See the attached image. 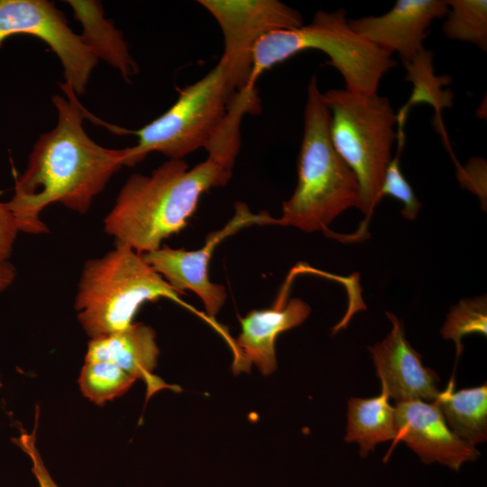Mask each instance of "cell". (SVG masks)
<instances>
[{"label":"cell","instance_id":"6da1fadb","mask_svg":"<svg viewBox=\"0 0 487 487\" xmlns=\"http://www.w3.org/2000/svg\"><path fill=\"white\" fill-rule=\"evenodd\" d=\"M61 88L68 98L52 96L57 124L33 144L7 202L21 233L47 234L41 215L53 203L86 214L115 173L123 166L135 165L131 147L106 148L87 134L83 127L87 111L69 85L61 84Z\"/></svg>","mask_w":487,"mask_h":487},{"label":"cell","instance_id":"7a4b0ae2","mask_svg":"<svg viewBox=\"0 0 487 487\" xmlns=\"http://www.w3.org/2000/svg\"><path fill=\"white\" fill-rule=\"evenodd\" d=\"M259 110L256 89L235 90L219 60L204 77L184 87L161 116L136 131L112 129L138 138L131 147L134 164L152 152L183 160L203 148L208 158L232 170L240 149L242 120Z\"/></svg>","mask_w":487,"mask_h":487},{"label":"cell","instance_id":"3957f363","mask_svg":"<svg viewBox=\"0 0 487 487\" xmlns=\"http://www.w3.org/2000/svg\"><path fill=\"white\" fill-rule=\"evenodd\" d=\"M231 177L232 170L208 157L193 168L170 159L150 175L133 174L104 218V231L140 254L155 251L187 226L204 193Z\"/></svg>","mask_w":487,"mask_h":487},{"label":"cell","instance_id":"277c9868","mask_svg":"<svg viewBox=\"0 0 487 487\" xmlns=\"http://www.w3.org/2000/svg\"><path fill=\"white\" fill-rule=\"evenodd\" d=\"M355 175L335 151L329 134V111L317 76L308 85L304 129L298 161V182L283 202L281 216L273 225L301 231H328L346 209L358 207Z\"/></svg>","mask_w":487,"mask_h":487},{"label":"cell","instance_id":"5b68a950","mask_svg":"<svg viewBox=\"0 0 487 487\" xmlns=\"http://www.w3.org/2000/svg\"><path fill=\"white\" fill-rule=\"evenodd\" d=\"M142 258L115 243L104 255L83 265L75 297L78 319L87 335L96 338L127 328L140 307L161 298L199 314Z\"/></svg>","mask_w":487,"mask_h":487},{"label":"cell","instance_id":"8992f818","mask_svg":"<svg viewBox=\"0 0 487 487\" xmlns=\"http://www.w3.org/2000/svg\"><path fill=\"white\" fill-rule=\"evenodd\" d=\"M307 50L326 54L327 64L340 73L345 89L357 94H376L383 75L396 65L391 55L352 30L345 10H319L309 23L271 32L259 41L251 85L265 70Z\"/></svg>","mask_w":487,"mask_h":487},{"label":"cell","instance_id":"52a82bcc","mask_svg":"<svg viewBox=\"0 0 487 487\" xmlns=\"http://www.w3.org/2000/svg\"><path fill=\"white\" fill-rule=\"evenodd\" d=\"M323 99L329 111L332 143L358 182L357 208L365 218L356 235L362 236L381 201L380 188L397 141V115L389 99L378 93L329 89Z\"/></svg>","mask_w":487,"mask_h":487},{"label":"cell","instance_id":"ba28073f","mask_svg":"<svg viewBox=\"0 0 487 487\" xmlns=\"http://www.w3.org/2000/svg\"><path fill=\"white\" fill-rule=\"evenodd\" d=\"M216 21L224 39V62L233 87L253 89L251 75L253 51L271 32L301 26V14L278 0H200Z\"/></svg>","mask_w":487,"mask_h":487},{"label":"cell","instance_id":"9c48e42d","mask_svg":"<svg viewBox=\"0 0 487 487\" xmlns=\"http://www.w3.org/2000/svg\"><path fill=\"white\" fill-rule=\"evenodd\" d=\"M27 34L44 41L58 56L65 83L82 95L98 58L63 13L47 0H0V47L10 36Z\"/></svg>","mask_w":487,"mask_h":487},{"label":"cell","instance_id":"30bf717a","mask_svg":"<svg viewBox=\"0 0 487 487\" xmlns=\"http://www.w3.org/2000/svg\"><path fill=\"white\" fill-rule=\"evenodd\" d=\"M274 218L268 213H253L248 206L237 202L234 214L220 229L209 233L202 247L193 251L161 245L142 254L143 260L177 291H193L203 302L207 317L214 320L226 300L223 285L212 282L208 266L216 246L241 229L259 225H272Z\"/></svg>","mask_w":487,"mask_h":487},{"label":"cell","instance_id":"8fae6325","mask_svg":"<svg viewBox=\"0 0 487 487\" xmlns=\"http://www.w3.org/2000/svg\"><path fill=\"white\" fill-rule=\"evenodd\" d=\"M447 11L446 0H398L381 15L348 19V23L377 48L391 56L397 52L405 61L424 49L430 24Z\"/></svg>","mask_w":487,"mask_h":487},{"label":"cell","instance_id":"7c38bea8","mask_svg":"<svg viewBox=\"0 0 487 487\" xmlns=\"http://www.w3.org/2000/svg\"><path fill=\"white\" fill-rule=\"evenodd\" d=\"M395 441L404 442L425 464L438 463L458 471L480 455L475 446L459 438L433 402H398Z\"/></svg>","mask_w":487,"mask_h":487},{"label":"cell","instance_id":"4fadbf2b","mask_svg":"<svg viewBox=\"0 0 487 487\" xmlns=\"http://www.w3.org/2000/svg\"><path fill=\"white\" fill-rule=\"evenodd\" d=\"M392 327L388 335L369 350L377 376L390 399L398 402H433L438 393V377L425 367L419 354L408 342L401 321L386 312Z\"/></svg>","mask_w":487,"mask_h":487},{"label":"cell","instance_id":"5bb4252c","mask_svg":"<svg viewBox=\"0 0 487 487\" xmlns=\"http://www.w3.org/2000/svg\"><path fill=\"white\" fill-rule=\"evenodd\" d=\"M159 354L154 329L143 323H133L122 331L90 339L85 361L99 362L111 376L124 381L142 380L149 399L160 390H173L153 374Z\"/></svg>","mask_w":487,"mask_h":487},{"label":"cell","instance_id":"9a60e30c","mask_svg":"<svg viewBox=\"0 0 487 487\" xmlns=\"http://www.w3.org/2000/svg\"><path fill=\"white\" fill-rule=\"evenodd\" d=\"M289 285L288 279L272 307L252 310L240 319L241 333L235 341L239 359L246 365L254 364L265 376L277 369L275 342L278 335L301 325L311 312L304 300H288Z\"/></svg>","mask_w":487,"mask_h":487},{"label":"cell","instance_id":"2e32d148","mask_svg":"<svg viewBox=\"0 0 487 487\" xmlns=\"http://www.w3.org/2000/svg\"><path fill=\"white\" fill-rule=\"evenodd\" d=\"M67 3L71 6L75 19L82 24L80 35L98 60L106 61L129 81L139 71V67L131 56L122 32L105 17L101 4L85 0H69Z\"/></svg>","mask_w":487,"mask_h":487},{"label":"cell","instance_id":"e0dca14e","mask_svg":"<svg viewBox=\"0 0 487 487\" xmlns=\"http://www.w3.org/2000/svg\"><path fill=\"white\" fill-rule=\"evenodd\" d=\"M397 432L396 407L384 391L372 398L349 399L345 440L357 443L361 456H367L380 443L396 440Z\"/></svg>","mask_w":487,"mask_h":487},{"label":"cell","instance_id":"ac0fdd59","mask_svg":"<svg viewBox=\"0 0 487 487\" xmlns=\"http://www.w3.org/2000/svg\"><path fill=\"white\" fill-rule=\"evenodd\" d=\"M455 389L452 379L433 403L449 428L459 438L475 446L487 438V384Z\"/></svg>","mask_w":487,"mask_h":487},{"label":"cell","instance_id":"d6986e66","mask_svg":"<svg viewBox=\"0 0 487 487\" xmlns=\"http://www.w3.org/2000/svg\"><path fill=\"white\" fill-rule=\"evenodd\" d=\"M433 57V52L424 48L411 60L402 61L407 71L405 80L413 84V91L409 100L396 114L399 131H404L409 111L417 104L432 106L440 121L442 109L453 105V94L442 89L451 78L446 75H435Z\"/></svg>","mask_w":487,"mask_h":487},{"label":"cell","instance_id":"ffe728a7","mask_svg":"<svg viewBox=\"0 0 487 487\" xmlns=\"http://www.w3.org/2000/svg\"><path fill=\"white\" fill-rule=\"evenodd\" d=\"M448 11L443 32L450 40L472 43L487 50V1L446 0Z\"/></svg>","mask_w":487,"mask_h":487},{"label":"cell","instance_id":"44dd1931","mask_svg":"<svg viewBox=\"0 0 487 487\" xmlns=\"http://www.w3.org/2000/svg\"><path fill=\"white\" fill-rule=\"evenodd\" d=\"M471 334L487 335L486 296L460 300L450 309L441 329L443 338L455 343L456 358L464 349L462 339Z\"/></svg>","mask_w":487,"mask_h":487},{"label":"cell","instance_id":"7402d4cb","mask_svg":"<svg viewBox=\"0 0 487 487\" xmlns=\"http://www.w3.org/2000/svg\"><path fill=\"white\" fill-rule=\"evenodd\" d=\"M397 152L389 162L381 186L380 200L385 196H391L402 204L401 215L407 220H414L421 207V203L416 197L411 186L401 172L400 157L405 144V133H397Z\"/></svg>","mask_w":487,"mask_h":487},{"label":"cell","instance_id":"603a6c76","mask_svg":"<svg viewBox=\"0 0 487 487\" xmlns=\"http://www.w3.org/2000/svg\"><path fill=\"white\" fill-rule=\"evenodd\" d=\"M32 434L23 432L13 441L30 457L32 466V472L35 475L40 487H59L47 470L39 450L36 446V427Z\"/></svg>","mask_w":487,"mask_h":487},{"label":"cell","instance_id":"cb8c5ba5","mask_svg":"<svg viewBox=\"0 0 487 487\" xmlns=\"http://www.w3.org/2000/svg\"><path fill=\"white\" fill-rule=\"evenodd\" d=\"M458 179L482 200L486 198V161L482 158L474 157L464 168H460Z\"/></svg>","mask_w":487,"mask_h":487},{"label":"cell","instance_id":"d4e9b609","mask_svg":"<svg viewBox=\"0 0 487 487\" xmlns=\"http://www.w3.org/2000/svg\"><path fill=\"white\" fill-rule=\"evenodd\" d=\"M19 233L7 202L0 201V262L10 261Z\"/></svg>","mask_w":487,"mask_h":487},{"label":"cell","instance_id":"484cf974","mask_svg":"<svg viewBox=\"0 0 487 487\" xmlns=\"http://www.w3.org/2000/svg\"><path fill=\"white\" fill-rule=\"evenodd\" d=\"M16 274V269L10 261L0 262V294L14 283Z\"/></svg>","mask_w":487,"mask_h":487}]
</instances>
